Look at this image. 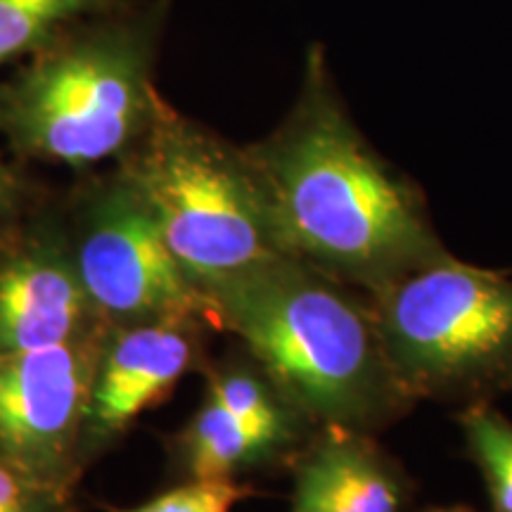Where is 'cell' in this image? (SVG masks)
<instances>
[{"label":"cell","instance_id":"8","mask_svg":"<svg viewBox=\"0 0 512 512\" xmlns=\"http://www.w3.org/2000/svg\"><path fill=\"white\" fill-rule=\"evenodd\" d=\"M211 330L216 328L204 316L107 325L83 422L86 470L126 437L140 415L169 399L183 377L207 366Z\"/></svg>","mask_w":512,"mask_h":512},{"label":"cell","instance_id":"14","mask_svg":"<svg viewBox=\"0 0 512 512\" xmlns=\"http://www.w3.org/2000/svg\"><path fill=\"white\" fill-rule=\"evenodd\" d=\"M458 422L484 477L491 512H512V422L489 401L467 403Z\"/></svg>","mask_w":512,"mask_h":512},{"label":"cell","instance_id":"10","mask_svg":"<svg viewBox=\"0 0 512 512\" xmlns=\"http://www.w3.org/2000/svg\"><path fill=\"white\" fill-rule=\"evenodd\" d=\"M290 467V512H408L413 505V479L368 432L318 427Z\"/></svg>","mask_w":512,"mask_h":512},{"label":"cell","instance_id":"16","mask_svg":"<svg viewBox=\"0 0 512 512\" xmlns=\"http://www.w3.org/2000/svg\"><path fill=\"white\" fill-rule=\"evenodd\" d=\"M0 512H74V496L36 482L0 456Z\"/></svg>","mask_w":512,"mask_h":512},{"label":"cell","instance_id":"17","mask_svg":"<svg viewBox=\"0 0 512 512\" xmlns=\"http://www.w3.org/2000/svg\"><path fill=\"white\" fill-rule=\"evenodd\" d=\"M48 195V185L31 176L27 164L0 155V233L31 214Z\"/></svg>","mask_w":512,"mask_h":512},{"label":"cell","instance_id":"12","mask_svg":"<svg viewBox=\"0 0 512 512\" xmlns=\"http://www.w3.org/2000/svg\"><path fill=\"white\" fill-rule=\"evenodd\" d=\"M202 373L207 377L204 394L219 401L235 418L264 434L292 458L318 430L275 384L266 368L242 347L216 361L209 358Z\"/></svg>","mask_w":512,"mask_h":512},{"label":"cell","instance_id":"5","mask_svg":"<svg viewBox=\"0 0 512 512\" xmlns=\"http://www.w3.org/2000/svg\"><path fill=\"white\" fill-rule=\"evenodd\" d=\"M396 377L415 403L512 389V278L448 254L368 294Z\"/></svg>","mask_w":512,"mask_h":512},{"label":"cell","instance_id":"4","mask_svg":"<svg viewBox=\"0 0 512 512\" xmlns=\"http://www.w3.org/2000/svg\"><path fill=\"white\" fill-rule=\"evenodd\" d=\"M121 169L155 211L171 254L204 297L256 266L294 256L245 145L162 100Z\"/></svg>","mask_w":512,"mask_h":512},{"label":"cell","instance_id":"6","mask_svg":"<svg viewBox=\"0 0 512 512\" xmlns=\"http://www.w3.org/2000/svg\"><path fill=\"white\" fill-rule=\"evenodd\" d=\"M74 268L105 325L204 316V297L166 245L155 211L121 166L76 174L57 190Z\"/></svg>","mask_w":512,"mask_h":512},{"label":"cell","instance_id":"15","mask_svg":"<svg viewBox=\"0 0 512 512\" xmlns=\"http://www.w3.org/2000/svg\"><path fill=\"white\" fill-rule=\"evenodd\" d=\"M256 491L240 479H185L136 508H107V512H233L235 505Z\"/></svg>","mask_w":512,"mask_h":512},{"label":"cell","instance_id":"3","mask_svg":"<svg viewBox=\"0 0 512 512\" xmlns=\"http://www.w3.org/2000/svg\"><path fill=\"white\" fill-rule=\"evenodd\" d=\"M171 0H119L76 19L0 76V138L24 164H119L152 128Z\"/></svg>","mask_w":512,"mask_h":512},{"label":"cell","instance_id":"11","mask_svg":"<svg viewBox=\"0 0 512 512\" xmlns=\"http://www.w3.org/2000/svg\"><path fill=\"white\" fill-rule=\"evenodd\" d=\"M171 467L185 479H242L290 463L292 456L254 432L219 401L204 394L202 406L166 444Z\"/></svg>","mask_w":512,"mask_h":512},{"label":"cell","instance_id":"1","mask_svg":"<svg viewBox=\"0 0 512 512\" xmlns=\"http://www.w3.org/2000/svg\"><path fill=\"white\" fill-rule=\"evenodd\" d=\"M245 150L290 252L339 283L375 294L451 254L420 190L351 124L320 46L287 117Z\"/></svg>","mask_w":512,"mask_h":512},{"label":"cell","instance_id":"13","mask_svg":"<svg viewBox=\"0 0 512 512\" xmlns=\"http://www.w3.org/2000/svg\"><path fill=\"white\" fill-rule=\"evenodd\" d=\"M119 0H0V72L46 48L76 19Z\"/></svg>","mask_w":512,"mask_h":512},{"label":"cell","instance_id":"2","mask_svg":"<svg viewBox=\"0 0 512 512\" xmlns=\"http://www.w3.org/2000/svg\"><path fill=\"white\" fill-rule=\"evenodd\" d=\"M204 302L211 325L238 339L316 427L375 434L415 406L368 294L297 256L256 266Z\"/></svg>","mask_w":512,"mask_h":512},{"label":"cell","instance_id":"7","mask_svg":"<svg viewBox=\"0 0 512 512\" xmlns=\"http://www.w3.org/2000/svg\"><path fill=\"white\" fill-rule=\"evenodd\" d=\"M105 328L60 347L0 356V456L72 496L86 472L83 422Z\"/></svg>","mask_w":512,"mask_h":512},{"label":"cell","instance_id":"18","mask_svg":"<svg viewBox=\"0 0 512 512\" xmlns=\"http://www.w3.org/2000/svg\"><path fill=\"white\" fill-rule=\"evenodd\" d=\"M420 512H477V510L467 508V505H439V508L434 505V508H425Z\"/></svg>","mask_w":512,"mask_h":512},{"label":"cell","instance_id":"9","mask_svg":"<svg viewBox=\"0 0 512 512\" xmlns=\"http://www.w3.org/2000/svg\"><path fill=\"white\" fill-rule=\"evenodd\" d=\"M105 328L64 235L57 190L0 233V356L76 342Z\"/></svg>","mask_w":512,"mask_h":512}]
</instances>
